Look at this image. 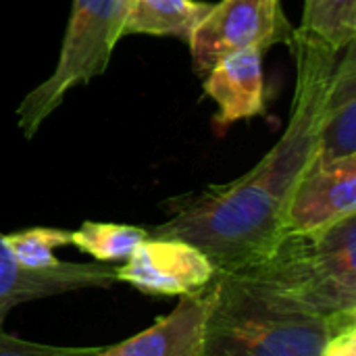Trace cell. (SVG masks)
<instances>
[{"label": "cell", "instance_id": "1", "mask_svg": "<svg viewBox=\"0 0 356 356\" xmlns=\"http://www.w3.org/2000/svg\"><path fill=\"white\" fill-rule=\"evenodd\" d=\"M296 88L290 121L277 144L244 175L227 184L186 192L163 204L165 221L148 229L196 246L217 273L261 265L284 236L290 194L317 152L319 119L340 52L294 31Z\"/></svg>", "mask_w": 356, "mask_h": 356}, {"label": "cell", "instance_id": "2", "mask_svg": "<svg viewBox=\"0 0 356 356\" xmlns=\"http://www.w3.org/2000/svg\"><path fill=\"white\" fill-rule=\"evenodd\" d=\"M342 319L317 313L259 271L217 273L200 356H319Z\"/></svg>", "mask_w": 356, "mask_h": 356}, {"label": "cell", "instance_id": "3", "mask_svg": "<svg viewBox=\"0 0 356 356\" xmlns=\"http://www.w3.org/2000/svg\"><path fill=\"white\" fill-rule=\"evenodd\" d=\"M252 271L330 319L355 317L356 215L315 234H284Z\"/></svg>", "mask_w": 356, "mask_h": 356}, {"label": "cell", "instance_id": "4", "mask_svg": "<svg viewBox=\"0 0 356 356\" xmlns=\"http://www.w3.org/2000/svg\"><path fill=\"white\" fill-rule=\"evenodd\" d=\"M134 0H73L54 71L17 106V125L31 140L65 96L102 75L111 63Z\"/></svg>", "mask_w": 356, "mask_h": 356}, {"label": "cell", "instance_id": "5", "mask_svg": "<svg viewBox=\"0 0 356 356\" xmlns=\"http://www.w3.org/2000/svg\"><path fill=\"white\" fill-rule=\"evenodd\" d=\"M294 29L282 0H221L196 25L188 42L194 71L204 77L217 60L234 52L290 46Z\"/></svg>", "mask_w": 356, "mask_h": 356}, {"label": "cell", "instance_id": "6", "mask_svg": "<svg viewBox=\"0 0 356 356\" xmlns=\"http://www.w3.org/2000/svg\"><path fill=\"white\" fill-rule=\"evenodd\" d=\"M215 275L217 269L196 246L154 236H148L121 267H115L117 282L148 296L202 294Z\"/></svg>", "mask_w": 356, "mask_h": 356}, {"label": "cell", "instance_id": "7", "mask_svg": "<svg viewBox=\"0 0 356 356\" xmlns=\"http://www.w3.org/2000/svg\"><path fill=\"white\" fill-rule=\"evenodd\" d=\"M356 215V156L315 152L298 177L284 215V234H315Z\"/></svg>", "mask_w": 356, "mask_h": 356}, {"label": "cell", "instance_id": "8", "mask_svg": "<svg viewBox=\"0 0 356 356\" xmlns=\"http://www.w3.org/2000/svg\"><path fill=\"white\" fill-rule=\"evenodd\" d=\"M117 284L115 267L104 263H67L54 267L29 269L21 265L0 234V327L8 313L31 300L60 296L81 290H104Z\"/></svg>", "mask_w": 356, "mask_h": 356}, {"label": "cell", "instance_id": "9", "mask_svg": "<svg viewBox=\"0 0 356 356\" xmlns=\"http://www.w3.org/2000/svg\"><path fill=\"white\" fill-rule=\"evenodd\" d=\"M261 50H242L217 60L204 75L202 90L215 100L213 129L223 136L234 123L265 113V77Z\"/></svg>", "mask_w": 356, "mask_h": 356}, {"label": "cell", "instance_id": "10", "mask_svg": "<svg viewBox=\"0 0 356 356\" xmlns=\"http://www.w3.org/2000/svg\"><path fill=\"white\" fill-rule=\"evenodd\" d=\"M209 288L202 294L181 296L177 307L148 330L90 356H200Z\"/></svg>", "mask_w": 356, "mask_h": 356}, {"label": "cell", "instance_id": "11", "mask_svg": "<svg viewBox=\"0 0 356 356\" xmlns=\"http://www.w3.org/2000/svg\"><path fill=\"white\" fill-rule=\"evenodd\" d=\"M317 154L323 159L356 156V42L340 52L334 65L321 106Z\"/></svg>", "mask_w": 356, "mask_h": 356}, {"label": "cell", "instance_id": "12", "mask_svg": "<svg viewBox=\"0 0 356 356\" xmlns=\"http://www.w3.org/2000/svg\"><path fill=\"white\" fill-rule=\"evenodd\" d=\"M213 2L200 0H134L123 35L179 38L186 44L196 25L211 13Z\"/></svg>", "mask_w": 356, "mask_h": 356}, {"label": "cell", "instance_id": "13", "mask_svg": "<svg viewBox=\"0 0 356 356\" xmlns=\"http://www.w3.org/2000/svg\"><path fill=\"white\" fill-rule=\"evenodd\" d=\"M294 31L342 52L356 42V0H305L302 19Z\"/></svg>", "mask_w": 356, "mask_h": 356}, {"label": "cell", "instance_id": "14", "mask_svg": "<svg viewBox=\"0 0 356 356\" xmlns=\"http://www.w3.org/2000/svg\"><path fill=\"white\" fill-rule=\"evenodd\" d=\"M148 236V229L136 225L83 221L77 229L69 234V246H75L79 252L90 254L92 259H96V263L108 265L127 261Z\"/></svg>", "mask_w": 356, "mask_h": 356}, {"label": "cell", "instance_id": "15", "mask_svg": "<svg viewBox=\"0 0 356 356\" xmlns=\"http://www.w3.org/2000/svg\"><path fill=\"white\" fill-rule=\"evenodd\" d=\"M69 234L71 232L58 227H29L6 236V242L21 265L29 269H46L60 263L56 250L69 246Z\"/></svg>", "mask_w": 356, "mask_h": 356}, {"label": "cell", "instance_id": "16", "mask_svg": "<svg viewBox=\"0 0 356 356\" xmlns=\"http://www.w3.org/2000/svg\"><path fill=\"white\" fill-rule=\"evenodd\" d=\"M102 346H52L21 340L2 332L0 327V356H90Z\"/></svg>", "mask_w": 356, "mask_h": 356}, {"label": "cell", "instance_id": "17", "mask_svg": "<svg viewBox=\"0 0 356 356\" xmlns=\"http://www.w3.org/2000/svg\"><path fill=\"white\" fill-rule=\"evenodd\" d=\"M319 356H356V317L336 323Z\"/></svg>", "mask_w": 356, "mask_h": 356}]
</instances>
